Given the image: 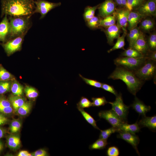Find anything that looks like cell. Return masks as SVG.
I'll list each match as a JSON object with an SVG mask.
<instances>
[{
  "mask_svg": "<svg viewBox=\"0 0 156 156\" xmlns=\"http://www.w3.org/2000/svg\"><path fill=\"white\" fill-rule=\"evenodd\" d=\"M32 0H1V15L13 17L31 16L35 5Z\"/></svg>",
  "mask_w": 156,
  "mask_h": 156,
  "instance_id": "6da1fadb",
  "label": "cell"
},
{
  "mask_svg": "<svg viewBox=\"0 0 156 156\" xmlns=\"http://www.w3.org/2000/svg\"><path fill=\"white\" fill-rule=\"evenodd\" d=\"M108 78L122 80L127 85L128 91L135 96L141 89L144 82V81L138 79L133 72L120 66H117Z\"/></svg>",
  "mask_w": 156,
  "mask_h": 156,
  "instance_id": "7a4b0ae2",
  "label": "cell"
},
{
  "mask_svg": "<svg viewBox=\"0 0 156 156\" xmlns=\"http://www.w3.org/2000/svg\"><path fill=\"white\" fill-rule=\"evenodd\" d=\"M30 16L13 17L10 18L8 38L10 40L19 36H25L29 28Z\"/></svg>",
  "mask_w": 156,
  "mask_h": 156,
  "instance_id": "3957f363",
  "label": "cell"
},
{
  "mask_svg": "<svg viewBox=\"0 0 156 156\" xmlns=\"http://www.w3.org/2000/svg\"><path fill=\"white\" fill-rule=\"evenodd\" d=\"M147 59L146 57L140 58L121 57L115 59L114 62L117 66L122 67L133 72L141 67Z\"/></svg>",
  "mask_w": 156,
  "mask_h": 156,
  "instance_id": "277c9868",
  "label": "cell"
},
{
  "mask_svg": "<svg viewBox=\"0 0 156 156\" xmlns=\"http://www.w3.org/2000/svg\"><path fill=\"white\" fill-rule=\"evenodd\" d=\"M156 62L147 59L144 64L133 73L138 79L143 81L155 79L156 73Z\"/></svg>",
  "mask_w": 156,
  "mask_h": 156,
  "instance_id": "5b68a950",
  "label": "cell"
},
{
  "mask_svg": "<svg viewBox=\"0 0 156 156\" xmlns=\"http://www.w3.org/2000/svg\"><path fill=\"white\" fill-rule=\"evenodd\" d=\"M112 106V109L124 122H127V118L129 107L124 103L122 94L120 93L116 96L115 100L113 102H108Z\"/></svg>",
  "mask_w": 156,
  "mask_h": 156,
  "instance_id": "8992f818",
  "label": "cell"
},
{
  "mask_svg": "<svg viewBox=\"0 0 156 156\" xmlns=\"http://www.w3.org/2000/svg\"><path fill=\"white\" fill-rule=\"evenodd\" d=\"M34 3L35 7L33 13H40V19L44 18L50 11L61 4V2L52 3L45 0H36Z\"/></svg>",
  "mask_w": 156,
  "mask_h": 156,
  "instance_id": "52a82bcc",
  "label": "cell"
},
{
  "mask_svg": "<svg viewBox=\"0 0 156 156\" xmlns=\"http://www.w3.org/2000/svg\"><path fill=\"white\" fill-rule=\"evenodd\" d=\"M134 10H136L145 17L155 16L156 0H146L142 4Z\"/></svg>",
  "mask_w": 156,
  "mask_h": 156,
  "instance_id": "ba28073f",
  "label": "cell"
},
{
  "mask_svg": "<svg viewBox=\"0 0 156 156\" xmlns=\"http://www.w3.org/2000/svg\"><path fill=\"white\" fill-rule=\"evenodd\" d=\"M98 116L100 118L105 119L112 127L118 129L120 125L125 122L112 109L101 111Z\"/></svg>",
  "mask_w": 156,
  "mask_h": 156,
  "instance_id": "9c48e42d",
  "label": "cell"
},
{
  "mask_svg": "<svg viewBox=\"0 0 156 156\" xmlns=\"http://www.w3.org/2000/svg\"><path fill=\"white\" fill-rule=\"evenodd\" d=\"M24 36H19L3 43V47L8 56L21 49Z\"/></svg>",
  "mask_w": 156,
  "mask_h": 156,
  "instance_id": "30bf717a",
  "label": "cell"
},
{
  "mask_svg": "<svg viewBox=\"0 0 156 156\" xmlns=\"http://www.w3.org/2000/svg\"><path fill=\"white\" fill-rule=\"evenodd\" d=\"M116 7L113 0H105L99 4L97 8L99 10V16L102 18L112 15L115 12Z\"/></svg>",
  "mask_w": 156,
  "mask_h": 156,
  "instance_id": "8fae6325",
  "label": "cell"
},
{
  "mask_svg": "<svg viewBox=\"0 0 156 156\" xmlns=\"http://www.w3.org/2000/svg\"><path fill=\"white\" fill-rule=\"evenodd\" d=\"M130 11L126 8H116L115 14L117 21L116 25L123 32H127L128 18Z\"/></svg>",
  "mask_w": 156,
  "mask_h": 156,
  "instance_id": "7c38bea8",
  "label": "cell"
},
{
  "mask_svg": "<svg viewBox=\"0 0 156 156\" xmlns=\"http://www.w3.org/2000/svg\"><path fill=\"white\" fill-rule=\"evenodd\" d=\"M100 28L106 35L107 43L111 45L114 44V40L120 36L122 32L121 29L116 24L106 28L101 27Z\"/></svg>",
  "mask_w": 156,
  "mask_h": 156,
  "instance_id": "4fadbf2b",
  "label": "cell"
},
{
  "mask_svg": "<svg viewBox=\"0 0 156 156\" xmlns=\"http://www.w3.org/2000/svg\"><path fill=\"white\" fill-rule=\"evenodd\" d=\"M131 48L140 52L146 57L150 51L143 32H141L139 37L133 44Z\"/></svg>",
  "mask_w": 156,
  "mask_h": 156,
  "instance_id": "5bb4252c",
  "label": "cell"
},
{
  "mask_svg": "<svg viewBox=\"0 0 156 156\" xmlns=\"http://www.w3.org/2000/svg\"><path fill=\"white\" fill-rule=\"evenodd\" d=\"M117 135L118 138L121 139L131 144L135 150L136 153L140 155L137 146L140 142V139L135 134L128 132L120 131Z\"/></svg>",
  "mask_w": 156,
  "mask_h": 156,
  "instance_id": "9a60e30c",
  "label": "cell"
},
{
  "mask_svg": "<svg viewBox=\"0 0 156 156\" xmlns=\"http://www.w3.org/2000/svg\"><path fill=\"white\" fill-rule=\"evenodd\" d=\"M145 18L135 10L130 11L128 18V29L129 30L137 26L142 20Z\"/></svg>",
  "mask_w": 156,
  "mask_h": 156,
  "instance_id": "2e32d148",
  "label": "cell"
},
{
  "mask_svg": "<svg viewBox=\"0 0 156 156\" xmlns=\"http://www.w3.org/2000/svg\"><path fill=\"white\" fill-rule=\"evenodd\" d=\"M131 106L140 115L143 116H145L146 113L150 111L151 109L150 106L145 105L136 96Z\"/></svg>",
  "mask_w": 156,
  "mask_h": 156,
  "instance_id": "e0dca14e",
  "label": "cell"
},
{
  "mask_svg": "<svg viewBox=\"0 0 156 156\" xmlns=\"http://www.w3.org/2000/svg\"><path fill=\"white\" fill-rule=\"evenodd\" d=\"M9 31V21L7 15L5 16L0 23V42L4 43L8 39Z\"/></svg>",
  "mask_w": 156,
  "mask_h": 156,
  "instance_id": "ac0fdd59",
  "label": "cell"
},
{
  "mask_svg": "<svg viewBox=\"0 0 156 156\" xmlns=\"http://www.w3.org/2000/svg\"><path fill=\"white\" fill-rule=\"evenodd\" d=\"M138 123L141 127H146L153 131L156 130V116L151 117L143 116Z\"/></svg>",
  "mask_w": 156,
  "mask_h": 156,
  "instance_id": "d6986e66",
  "label": "cell"
},
{
  "mask_svg": "<svg viewBox=\"0 0 156 156\" xmlns=\"http://www.w3.org/2000/svg\"><path fill=\"white\" fill-rule=\"evenodd\" d=\"M13 111L8 99L2 95H0V113L5 115L11 114Z\"/></svg>",
  "mask_w": 156,
  "mask_h": 156,
  "instance_id": "ffe728a7",
  "label": "cell"
},
{
  "mask_svg": "<svg viewBox=\"0 0 156 156\" xmlns=\"http://www.w3.org/2000/svg\"><path fill=\"white\" fill-rule=\"evenodd\" d=\"M151 17H146L140 21L139 28L141 31L148 32L152 31L155 27V22Z\"/></svg>",
  "mask_w": 156,
  "mask_h": 156,
  "instance_id": "44dd1931",
  "label": "cell"
},
{
  "mask_svg": "<svg viewBox=\"0 0 156 156\" xmlns=\"http://www.w3.org/2000/svg\"><path fill=\"white\" fill-rule=\"evenodd\" d=\"M140 128L137 122L132 124H129L127 122H125L120 125L118 128L119 132L123 131L133 134L139 132Z\"/></svg>",
  "mask_w": 156,
  "mask_h": 156,
  "instance_id": "7402d4cb",
  "label": "cell"
},
{
  "mask_svg": "<svg viewBox=\"0 0 156 156\" xmlns=\"http://www.w3.org/2000/svg\"><path fill=\"white\" fill-rule=\"evenodd\" d=\"M13 108L14 111L16 112L18 108L25 102V98L21 96L10 95L8 99Z\"/></svg>",
  "mask_w": 156,
  "mask_h": 156,
  "instance_id": "603a6c76",
  "label": "cell"
},
{
  "mask_svg": "<svg viewBox=\"0 0 156 156\" xmlns=\"http://www.w3.org/2000/svg\"><path fill=\"white\" fill-rule=\"evenodd\" d=\"M129 31L127 36L129 43L128 48H131L133 44L139 37L142 31L139 27L137 26L131 29Z\"/></svg>",
  "mask_w": 156,
  "mask_h": 156,
  "instance_id": "cb8c5ba5",
  "label": "cell"
},
{
  "mask_svg": "<svg viewBox=\"0 0 156 156\" xmlns=\"http://www.w3.org/2000/svg\"><path fill=\"white\" fill-rule=\"evenodd\" d=\"M7 143L8 147L10 148L17 149L21 145L20 138L17 135H10L7 138Z\"/></svg>",
  "mask_w": 156,
  "mask_h": 156,
  "instance_id": "d4e9b609",
  "label": "cell"
},
{
  "mask_svg": "<svg viewBox=\"0 0 156 156\" xmlns=\"http://www.w3.org/2000/svg\"><path fill=\"white\" fill-rule=\"evenodd\" d=\"M116 21L114 13L112 15L107 16L103 18H101L100 23V27L106 28L115 24Z\"/></svg>",
  "mask_w": 156,
  "mask_h": 156,
  "instance_id": "484cf974",
  "label": "cell"
},
{
  "mask_svg": "<svg viewBox=\"0 0 156 156\" xmlns=\"http://www.w3.org/2000/svg\"><path fill=\"white\" fill-rule=\"evenodd\" d=\"M24 88L15 79L12 81L11 91L13 95L18 96H21L23 94Z\"/></svg>",
  "mask_w": 156,
  "mask_h": 156,
  "instance_id": "4316f807",
  "label": "cell"
},
{
  "mask_svg": "<svg viewBox=\"0 0 156 156\" xmlns=\"http://www.w3.org/2000/svg\"><path fill=\"white\" fill-rule=\"evenodd\" d=\"M127 34V32H123L122 35L117 38L116 43L112 48L107 51V52L109 53L112 51L119 49H122L125 50V49L124 47L125 45V38Z\"/></svg>",
  "mask_w": 156,
  "mask_h": 156,
  "instance_id": "83f0119b",
  "label": "cell"
},
{
  "mask_svg": "<svg viewBox=\"0 0 156 156\" xmlns=\"http://www.w3.org/2000/svg\"><path fill=\"white\" fill-rule=\"evenodd\" d=\"M86 120L94 128L100 130L96 125V121L89 114L85 111L83 109L77 107Z\"/></svg>",
  "mask_w": 156,
  "mask_h": 156,
  "instance_id": "f1b7e54d",
  "label": "cell"
},
{
  "mask_svg": "<svg viewBox=\"0 0 156 156\" xmlns=\"http://www.w3.org/2000/svg\"><path fill=\"white\" fill-rule=\"evenodd\" d=\"M99 4L94 6H86L84 9L83 14V18L85 21L88 20L94 16L95 12L98 8Z\"/></svg>",
  "mask_w": 156,
  "mask_h": 156,
  "instance_id": "f546056e",
  "label": "cell"
},
{
  "mask_svg": "<svg viewBox=\"0 0 156 156\" xmlns=\"http://www.w3.org/2000/svg\"><path fill=\"white\" fill-rule=\"evenodd\" d=\"M108 144L107 140L99 138L89 146V148L91 150L103 149L106 147Z\"/></svg>",
  "mask_w": 156,
  "mask_h": 156,
  "instance_id": "4dcf8cb0",
  "label": "cell"
},
{
  "mask_svg": "<svg viewBox=\"0 0 156 156\" xmlns=\"http://www.w3.org/2000/svg\"><path fill=\"white\" fill-rule=\"evenodd\" d=\"M31 107L32 104L31 102L26 101L22 106L18 108L16 112L20 116H26L30 112Z\"/></svg>",
  "mask_w": 156,
  "mask_h": 156,
  "instance_id": "1f68e13d",
  "label": "cell"
},
{
  "mask_svg": "<svg viewBox=\"0 0 156 156\" xmlns=\"http://www.w3.org/2000/svg\"><path fill=\"white\" fill-rule=\"evenodd\" d=\"M121 57H127L134 58L145 57L142 53L131 48H128L127 50L125 49L121 53Z\"/></svg>",
  "mask_w": 156,
  "mask_h": 156,
  "instance_id": "d6a6232c",
  "label": "cell"
},
{
  "mask_svg": "<svg viewBox=\"0 0 156 156\" xmlns=\"http://www.w3.org/2000/svg\"><path fill=\"white\" fill-rule=\"evenodd\" d=\"M15 79L14 77L0 64V81H12Z\"/></svg>",
  "mask_w": 156,
  "mask_h": 156,
  "instance_id": "836d02e7",
  "label": "cell"
},
{
  "mask_svg": "<svg viewBox=\"0 0 156 156\" xmlns=\"http://www.w3.org/2000/svg\"><path fill=\"white\" fill-rule=\"evenodd\" d=\"M101 18L99 16H94L86 21V25L89 28L92 29L100 28V23Z\"/></svg>",
  "mask_w": 156,
  "mask_h": 156,
  "instance_id": "e575fe53",
  "label": "cell"
},
{
  "mask_svg": "<svg viewBox=\"0 0 156 156\" xmlns=\"http://www.w3.org/2000/svg\"><path fill=\"white\" fill-rule=\"evenodd\" d=\"M100 131L99 138L105 140H107L112 133L116 132H119L118 129L117 128L113 127L106 129L100 130Z\"/></svg>",
  "mask_w": 156,
  "mask_h": 156,
  "instance_id": "d590c367",
  "label": "cell"
},
{
  "mask_svg": "<svg viewBox=\"0 0 156 156\" xmlns=\"http://www.w3.org/2000/svg\"><path fill=\"white\" fill-rule=\"evenodd\" d=\"M147 43L150 51H155L156 50V33L155 31L153 32L149 36Z\"/></svg>",
  "mask_w": 156,
  "mask_h": 156,
  "instance_id": "8d00e7d4",
  "label": "cell"
},
{
  "mask_svg": "<svg viewBox=\"0 0 156 156\" xmlns=\"http://www.w3.org/2000/svg\"><path fill=\"white\" fill-rule=\"evenodd\" d=\"M26 96L29 99H34L38 95V93L34 88L29 86H26L24 89Z\"/></svg>",
  "mask_w": 156,
  "mask_h": 156,
  "instance_id": "74e56055",
  "label": "cell"
},
{
  "mask_svg": "<svg viewBox=\"0 0 156 156\" xmlns=\"http://www.w3.org/2000/svg\"><path fill=\"white\" fill-rule=\"evenodd\" d=\"M146 0H127V8L130 11L134 10L142 4Z\"/></svg>",
  "mask_w": 156,
  "mask_h": 156,
  "instance_id": "f35d334b",
  "label": "cell"
},
{
  "mask_svg": "<svg viewBox=\"0 0 156 156\" xmlns=\"http://www.w3.org/2000/svg\"><path fill=\"white\" fill-rule=\"evenodd\" d=\"M12 81H0V95L11 90Z\"/></svg>",
  "mask_w": 156,
  "mask_h": 156,
  "instance_id": "ab89813d",
  "label": "cell"
},
{
  "mask_svg": "<svg viewBox=\"0 0 156 156\" xmlns=\"http://www.w3.org/2000/svg\"><path fill=\"white\" fill-rule=\"evenodd\" d=\"M21 127V122L18 120L14 119L11 122L10 125L9 129L11 133H15L19 131Z\"/></svg>",
  "mask_w": 156,
  "mask_h": 156,
  "instance_id": "60d3db41",
  "label": "cell"
},
{
  "mask_svg": "<svg viewBox=\"0 0 156 156\" xmlns=\"http://www.w3.org/2000/svg\"><path fill=\"white\" fill-rule=\"evenodd\" d=\"M77 108L83 109L85 108H89L92 106V103L87 98L82 96L77 103Z\"/></svg>",
  "mask_w": 156,
  "mask_h": 156,
  "instance_id": "b9f144b4",
  "label": "cell"
},
{
  "mask_svg": "<svg viewBox=\"0 0 156 156\" xmlns=\"http://www.w3.org/2000/svg\"><path fill=\"white\" fill-rule=\"evenodd\" d=\"M79 75L83 81L87 84L96 88H101L102 83L101 82L96 80L85 78L80 74H79Z\"/></svg>",
  "mask_w": 156,
  "mask_h": 156,
  "instance_id": "7bdbcfd3",
  "label": "cell"
},
{
  "mask_svg": "<svg viewBox=\"0 0 156 156\" xmlns=\"http://www.w3.org/2000/svg\"><path fill=\"white\" fill-rule=\"evenodd\" d=\"M91 99L92 101V106L99 107L104 106L108 103L105 97H92Z\"/></svg>",
  "mask_w": 156,
  "mask_h": 156,
  "instance_id": "ee69618b",
  "label": "cell"
},
{
  "mask_svg": "<svg viewBox=\"0 0 156 156\" xmlns=\"http://www.w3.org/2000/svg\"><path fill=\"white\" fill-rule=\"evenodd\" d=\"M106 154L108 156H118L119 154V151L116 147L112 146L108 148Z\"/></svg>",
  "mask_w": 156,
  "mask_h": 156,
  "instance_id": "f6af8a7d",
  "label": "cell"
},
{
  "mask_svg": "<svg viewBox=\"0 0 156 156\" xmlns=\"http://www.w3.org/2000/svg\"><path fill=\"white\" fill-rule=\"evenodd\" d=\"M104 90L114 94L116 96L118 94L117 91L114 87L106 83H102L101 88Z\"/></svg>",
  "mask_w": 156,
  "mask_h": 156,
  "instance_id": "bcb514c9",
  "label": "cell"
},
{
  "mask_svg": "<svg viewBox=\"0 0 156 156\" xmlns=\"http://www.w3.org/2000/svg\"><path fill=\"white\" fill-rule=\"evenodd\" d=\"M31 154L34 156H47L49 155L47 151L44 148L39 149L32 153Z\"/></svg>",
  "mask_w": 156,
  "mask_h": 156,
  "instance_id": "7dc6e473",
  "label": "cell"
},
{
  "mask_svg": "<svg viewBox=\"0 0 156 156\" xmlns=\"http://www.w3.org/2000/svg\"><path fill=\"white\" fill-rule=\"evenodd\" d=\"M9 121L4 115L0 113V126L7 124Z\"/></svg>",
  "mask_w": 156,
  "mask_h": 156,
  "instance_id": "c3c4849f",
  "label": "cell"
},
{
  "mask_svg": "<svg viewBox=\"0 0 156 156\" xmlns=\"http://www.w3.org/2000/svg\"><path fill=\"white\" fill-rule=\"evenodd\" d=\"M146 57L148 59L156 61V51H150Z\"/></svg>",
  "mask_w": 156,
  "mask_h": 156,
  "instance_id": "681fc988",
  "label": "cell"
},
{
  "mask_svg": "<svg viewBox=\"0 0 156 156\" xmlns=\"http://www.w3.org/2000/svg\"><path fill=\"white\" fill-rule=\"evenodd\" d=\"M18 156H31V154L30 153L27 151L23 150L20 151L17 155Z\"/></svg>",
  "mask_w": 156,
  "mask_h": 156,
  "instance_id": "f907efd6",
  "label": "cell"
},
{
  "mask_svg": "<svg viewBox=\"0 0 156 156\" xmlns=\"http://www.w3.org/2000/svg\"><path fill=\"white\" fill-rule=\"evenodd\" d=\"M116 6L119 8H122V0H113Z\"/></svg>",
  "mask_w": 156,
  "mask_h": 156,
  "instance_id": "816d5d0a",
  "label": "cell"
},
{
  "mask_svg": "<svg viewBox=\"0 0 156 156\" xmlns=\"http://www.w3.org/2000/svg\"><path fill=\"white\" fill-rule=\"evenodd\" d=\"M5 133V130L0 126V140L4 136Z\"/></svg>",
  "mask_w": 156,
  "mask_h": 156,
  "instance_id": "f5cc1de1",
  "label": "cell"
},
{
  "mask_svg": "<svg viewBox=\"0 0 156 156\" xmlns=\"http://www.w3.org/2000/svg\"><path fill=\"white\" fill-rule=\"evenodd\" d=\"M3 144L2 142L0 141V153L3 150Z\"/></svg>",
  "mask_w": 156,
  "mask_h": 156,
  "instance_id": "db71d44e",
  "label": "cell"
},
{
  "mask_svg": "<svg viewBox=\"0 0 156 156\" xmlns=\"http://www.w3.org/2000/svg\"><path fill=\"white\" fill-rule=\"evenodd\" d=\"M33 0V1H35L36 0Z\"/></svg>",
  "mask_w": 156,
  "mask_h": 156,
  "instance_id": "11a10c76",
  "label": "cell"
}]
</instances>
